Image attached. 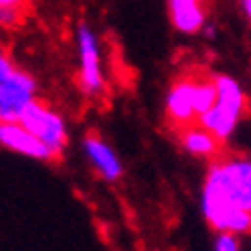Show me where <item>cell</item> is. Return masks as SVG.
Wrapping results in <instances>:
<instances>
[{
  "instance_id": "1",
  "label": "cell",
  "mask_w": 251,
  "mask_h": 251,
  "mask_svg": "<svg viewBox=\"0 0 251 251\" xmlns=\"http://www.w3.org/2000/svg\"><path fill=\"white\" fill-rule=\"evenodd\" d=\"M232 206L251 211V160L222 158L213 162L202 192L204 217L213 224Z\"/></svg>"
},
{
  "instance_id": "2",
  "label": "cell",
  "mask_w": 251,
  "mask_h": 251,
  "mask_svg": "<svg viewBox=\"0 0 251 251\" xmlns=\"http://www.w3.org/2000/svg\"><path fill=\"white\" fill-rule=\"evenodd\" d=\"M36 83L28 73L17 68L0 53V117L2 122H20L26 106L34 100Z\"/></svg>"
},
{
  "instance_id": "3",
  "label": "cell",
  "mask_w": 251,
  "mask_h": 251,
  "mask_svg": "<svg viewBox=\"0 0 251 251\" xmlns=\"http://www.w3.org/2000/svg\"><path fill=\"white\" fill-rule=\"evenodd\" d=\"M20 122L34 136H39L55 155H60L62 149L66 147V126L62 122V117L49 106L39 102L36 98L26 106Z\"/></svg>"
},
{
  "instance_id": "4",
  "label": "cell",
  "mask_w": 251,
  "mask_h": 251,
  "mask_svg": "<svg viewBox=\"0 0 251 251\" xmlns=\"http://www.w3.org/2000/svg\"><path fill=\"white\" fill-rule=\"evenodd\" d=\"M77 47H79V73L81 87L87 94H98L102 90V68H100V49L98 39L90 26L81 24L77 30Z\"/></svg>"
},
{
  "instance_id": "5",
  "label": "cell",
  "mask_w": 251,
  "mask_h": 251,
  "mask_svg": "<svg viewBox=\"0 0 251 251\" xmlns=\"http://www.w3.org/2000/svg\"><path fill=\"white\" fill-rule=\"evenodd\" d=\"M0 145H4L11 151L30 155L36 160H51L55 153L43 143L39 136H34L22 122H0Z\"/></svg>"
},
{
  "instance_id": "6",
  "label": "cell",
  "mask_w": 251,
  "mask_h": 251,
  "mask_svg": "<svg viewBox=\"0 0 251 251\" xmlns=\"http://www.w3.org/2000/svg\"><path fill=\"white\" fill-rule=\"evenodd\" d=\"M194 83H196V75L183 77L168 92V98H166L168 117H171L179 128H185V126L194 124V119H198L196 104H194Z\"/></svg>"
},
{
  "instance_id": "7",
  "label": "cell",
  "mask_w": 251,
  "mask_h": 251,
  "mask_svg": "<svg viewBox=\"0 0 251 251\" xmlns=\"http://www.w3.org/2000/svg\"><path fill=\"white\" fill-rule=\"evenodd\" d=\"M173 26L183 34H194L204 26L206 11L202 0H168Z\"/></svg>"
},
{
  "instance_id": "8",
  "label": "cell",
  "mask_w": 251,
  "mask_h": 251,
  "mask_svg": "<svg viewBox=\"0 0 251 251\" xmlns=\"http://www.w3.org/2000/svg\"><path fill=\"white\" fill-rule=\"evenodd\" d=\"M215 85H217V102L215 109L230 117L232 122H238L241 115L247 111V100H245L241 87L232 77L226 75H215Z\"/></svg>"
},
{
  "instance_id": "9",
  "label": "cell",
  "mask_w": 251,
  "mask_h": 251,
  "mask_svg": "<svg viewBox=\"0 0 251 251\" xmlns=\"http://www.w3.org/2000/svg\"><path fill=\"white\" fill-rule=\"evenodd\" d=\"M181 145L185 151L192 155H200V158H215L219 155V145L222 141L217 139L211 130H206L204 126L190 124L185 128H181Z\"/></svg>"
},
{
  "instance_id": "10",
  "label": "cell",
  "mask_w": 251,
  "mask_h": 251,
  "mask_svg": "<svg viewBox=\"0 0 251 251\" xmlns=\"http://www.w3.org/2000/svg\"><path fill=\"white\" fill-rule=\"evenodd\" d=\"M83 145H85V151L90 155V160L94 162V166L98 168V173L104 179L113 181V179L122 177V162L117 160V155L113 153V149L104 141H100L98 136H87Z\"/></svg>"
},
{
  "instance_id": "11",
  "label": "cell",
  "mask_w": 251,
  "mask_h": 251,
  "mask_svg": "<svg viewBox=\"0 0 251 251\" xmlns=\"http://www.w3.org/2000/svg\"><path fill=\"white\" fill-rule=\"evenodd\" d=\"M217 102V85L215 77H202L196 75L194 83V104H196V115H204L209 109H213Z\"/></svg>"
},
{
  "instance_id": "12",
  "label": "cell",
  "mask_w": 251,
  "mask_h": 251,
  "mask_svg": "<svg viewBox=\"0 0 251 251\" xmlns=\"http://www.w3.org/2000/svg\"><path fill=\"white\" fill-rule=\"evenodd\" d=\"M215 251H238V243H236L234 234H232V232H219Z\"/></svg>"
},
{
  "instance_id": "13",
  "label": "cell",
  "mask_w": 251,
  "mask_h": 251,
  "mask_svg": "<svg viewBox=\"0 0 251 251\" xmlns=\"http://www.w3.org/2000/svg\"><path fill=\"white\" fill-rule=\"evenodd\" d=\"M22 15L20 7H0V26H15Z\"/></svg>"
},
{
  "instance_id": "14",
  "label": "cell",
  "mask_w": 251,
  "mask_h": 251,
  "mask_svg": "<svg viewBox=\"0 0 251 251\" xmlns=\"http://www.w3.org/2000/svg\"><path fill=\"white\" fill-rule=\"evenodd\" d=\"M0 7H24V0H0Z\"/></svg>"
},
{
  "instance_id": "15",
  "label": "cell",
  "mask_w": 251,
  "mask_h": 251,
  "mask_svg": "<svg viewBox=\"0 0 251 251\" xmlns=\"http://www.w3.org/2000/svg\"><path fill=\"white\" fill-rule=\"evenodd\" d=\"M243 9H245V13H247V17L251 20V0H243Z\"/></svg>"
},
{
  "instance_id": "16",
  "label": "cell",
  "mask_w": 251,
  "mask_h": 251,
  "mask_svg": "<svg viewBox=\"0 0 251 251\" xmlns=\"http://www.w3.org/2000/svg\"><path fill=\"white\" fill-rule=\"evenodd\" d=\"M0 122H2V117H0Z\"/></svg>"
}]
</instances>
